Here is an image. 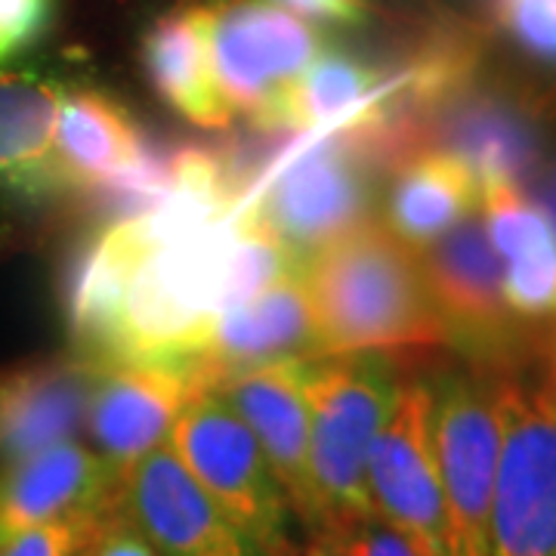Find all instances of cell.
<instances>
[{"label":"cell","mask_w":556,"mask_h":556,"mask_svg":"<svg viewBox=\"0 0 556 556\" xmlns=\"http://www.w3.org/2000/svg\"><path fill=\"white\" fill-rule=\"evenodd\" d=\"M482 186L445 152L424 149L393 170L383 204V226L412 251H424L460 219L479 211Z\"/></svg>","instance_id":"cell-20"},{"label":"cell","mask_w":556,"mask_h":556,"mask_svg":"<svg viewBox=\"0 0 556 556\" xmlns=\"http://www.w3.org/2000/svg\"><path fill=\"white\" fill-rule=\"evenodd\" d=\"M535 201L547 211V217L554 219V226H556V159L554 164L544 170V177H541V186H538V195Z\"/></svg>","instance_id":"cell-29"},{"label":"cell","mask_w":556,"mask_h":556,"mask_svg":"<svg viewBox=\"0 0 556 556\" xmlns=\"http://www.w3.org/2000/svg\"><path fill=\"white\" fill-rule=\"evenodd\" d=\"M53 10L56 0H0V68L47 35Z\"/></svg>","instance_id":"cell-24"},{"label":"cell","mask_w":556,"mask_h":556,"mask_svg":"<svg viewBox=\"0 0 556 556\" xmlns=\"http://www.w3.org/2000/svg\"><path fill=\"white\" fill-rule=\"evenodd\" d=\"M417 254L448 343L464 346L482 365H495V375L519 371V318L504 303L501 257L482 217L460 219Z\"/></svg>","instance_id":"cell-9"},{"label":"cell","mask_w":556,"mask_h":556,"mask_svg":"<svg viewBox=\"0 0 556 556\" xmlns=\"http://www.w3.org/2000/svg\"><path fill=\"white\" fill-rule=\"evenodd\" d=\"M541 362H544L547 378L556 383V318H554V328L547 331V338H544V343H541Z\"/></svg>","instance_id":"cell-31"},{"label":"cell","mask_w":556,"mask_h":556,"mask_svg":"<svg viewBox=\"0 0 556 556\" xmlns=\"http://www.w3.org/2000/svg\"><path fill=\"white\" fill-rule=\"evenodd\" d=\"M199 390H207V383L192 362H97L84 424L93 452L118 477H127L142 457L167 442L174 420Z\"/></svg>","instance_id":"cell-11"},{"label":"cell","mask_w":556,"mask_h":556,"mask_svg":"<svg viewBox=\"0 0 556 556\" xmlns=\"http://www.w3.org/2000/svg\"><path fill=\"white\" fill-rule=\"evenodd\" d=\"M60 80L28 68H0V199L40 201L62 195L56 161Z\"/></svg>","instance_id":"cell-16"},{"label":"cell","mask_w":556,"mask_h":556,"mask_svg":"<svg viewBox=\"0 0 556 556\" xmlns=\"http://www.w3.org/2000/svg\"><path fill=\"white\" fill-rule=\"evenodd\" d=\"M368 497L380 522L424 556H457L430 439V383H399L390 417L368 457Z\"/></svg>","instance_id":"cell-8"},{"label":"cell","mask_w":556,"mask_h":556,"mask_svg":"<svg viewBox=\"0 0 556 556\" xmlns=\"http://www.w3.org/2000/svg\"><path fill=\"white\" fill-rule=\"evenodd\" d=\"M331 535L338 538L340 551L346 556H424L412 541H405L378 517L350 522Z\"/></svg>","instance_id":"cell-27"},{"label":"cell","mask_w":556,"mask_h":556,"mask_svg":"<svg viewBox=\"0 0 556 556\" xmlns=\"http://www.w3.org/2000/svg\"><path fill=\"white\" fill-rule=\"evenodd\" d=\"M146 137L130 112L109 93L80 87L62 93L56 161L65 192L87 195L137 159Z\"/></svg>","instance_id":"cell-21"},{"label":"cell","mask_w":556,"mask_h":556,"mask_svg":"<svg viewBox=\"0 0 556 556\" xmlns=\"http://www.w3.org/2000/svg\"><path fill=\"white\" fill-rule=\"evenodd\" d=\"M78 556H159V551L139 532L137 522L127 517L124 504H118L90 526Z\"/></svg>","instance_id":"cell-25"},{"label":"cell","mask_w":556,"mask_h":556,"mask_svg":"<svg viewBox=\"0 0 556 556\" xmlns=\"http://www.w3.org/2000/svg\"><path fill=\"white\" fill-rule=\"evenodd\" d=\"M204 22L226 105L257 130H276L288 90L321 53L318 31L273 0H214Z\"/></svg>","instance_id":"cell-6"},{"label":"cell","mask_w":556,"mask_h":556,"mask_svg":"<svg viewBox=\"0 0 556 556\" xmlns=\"http://www.w3.org/2000/svg\"><path fill=\"white\" fill-rule=\"evenodd\" d=\"M121 504L159 556H263L167 442L124 477Z\"/></svg>","instance_id":"cell-12"},{"label":"cell","mask_w":556,"mask_h":556,"mask_svg":"<svg viewBox=\"0 0 556 556\" xmlns=\"http://www.w3.org/2000/svg\"><path fill=\"white\" fill-rule=\"evenodd\" d=\"M396 87V75L356 60L350 53H318L316 62L303 72L288 90L276 118V130L313 137L362 118L387 100Z\"/></svg>","instance_id":"cell-22"},{"label":"cell","mask_w":556,"mask_h":556,"mask_svg":"<svg viewBox=\"0 0 556 556\" xmlns=\"http://www.w3.org/2000/svg\"><path fill=\"white\" fill-rule=\"evenodd\" d=\"M309 402V479L316 532H338L375 517L368 497V457L402 380L390 358L321 356L303 362Z\"/></svg>","instance_id":"cell-2"},{"label":"cell","mask_w":556,"mask_h":556,"mask_svg":"<svg viewBox=\"0 0 556 556\" xmlns=\"http://www.w3.org/2000/svg\"><path fill=\"white\" fill-rule=\"evenodd\" d=\"M152 248L139 217H130L105 226L75 260L65 288V313L72 338L90 362L105 356L130 276Z\"/></svg>","instance_id":"cell-19"},{"label":"cell","mask_w":556,"mask_h":556,"mask_svg":"<svg viewBox=\"0 0 556 556\" xmlns=\"http://www.w3.org/2000/svg\"><path fill=\"white\" fill-rule=\"evenodd\" d=\"M318 356L430 353L445 325L420 273V254L375 219L303 260Z\"/></svg>","instance_id":"cell-1"},{"label":"cell","mask_w":556,"mask_h":556,"mask_svg":"<svg viewBox=\"0 0 556 556\" xmlns=\"http://www.w3.org/2000/svg\"><path fill=\"white\" fill-rule=\"evenodd\" d=\"M142 65L155 93L177 115L207 130L232 124V109L219 93L204 7H177L164 13L142 38Z\"/></svg>","instance_id":"cell-18"},{"label":"cell","mask_w":556,"mask_h":556,"mask_svg":"<svg viewBox=\"0 0 556 556\" xmlns=\"http://www.w3.org/2000/svg\"><path fill=\"white\" fill-rule=\"evenodd\" d=\"M378 164L356 124L300 137L248 201L298 257H309L368 219Z\"/></svg>","instance_id":"cell-4"},{"label":"cell","mask_w":556,"mask_h":556,"mask_svg":"<svg viewBox=\"0 0 556 556\" xmlns=\"http://www.w3.org/2000/svg\"><path fill=\"white\" fill-rule=\"evenodd\" d=\"M303 356H318V340L300 266L219 318L192 365L201 380L214 387L232 371Z\"/></svg>","instance_id":"cell-15"},{"label":"cell","mask_w":556,"mask_h":556,"mask_svg":"<svg viewBox=\"0 0 556 556\" xmlns=\"http://www.w3.org/2000/svg\"><path fill=\"white\" fill-rule=\"evenodd\" d=\"M501 457L489 517V556H556V383L497 375Z\"/></svg>","instance_id":"cell-3"},{"label":"cell","mask_w":556,"mask_h":556,"mask_svg":"<svg viewBox=\"0 0 556 556\" xmlns=\"http://www.w3.org/2000/svg\"><path fill=\"white\" fill-rule=\"evenodd\" d=\"M430 383V439L457 556H489V517L501 457L495 371H448Z\"/></svg>","instance_id":"cell-7"},{"label":"cell","mask_w":556,"mask_h":556,"mask_svg":"<svg viewBox=\"0 0 556 556\" xmlns=\"http://www.w3.org/2000/svg\"><path fill=\"white\" fill-rule=\"evenodd\" d=\"M167 445L260 554L298 556L291 501L254 433L211 387L186 402L167 433Z\"/></svg>","instance_id":"cell-5"},{"label":"cell","mask_w":556,"mask_h":556,"mask_svg":"<svg viewBox=\"0 0 556 556\" xmlns=\"http://www.w3.org/2000/svg\"><path fill=\"white\" fill-rule=\"evenodd\" d=\"M97 362H38L0 375V460L65 442L87 424Z\"/></svg>","instance_id":"cell-17"},{"label":"cell","mask_w":556,"mask_h":556,"mask_svg":"<svg viewBox=\"0 0 556 556\" xmlns=\"http://www.w3.org/2000/svg\"><path fill=\"white\" fill-rule=\"evenodd\" d=\"M300 20L353 25L365 16V0H273Z\"/></svg>","instance_id":"cell-28"},{"label":"cell","mask_w":556,"mask_h":556,"mask_svg":"<svg viewBox=\"0 0 556 556\" xmlns=\"http://www.w3.org/2000/svg\"><path fill=\"white\" fill-rule=\"evenodd\" d=\"M541 105L504 84L464 80L424 115V146L470 167L479 186L535 177L544 155Z\"/></svg>","instance_id":"cell-10"},{"label":"cell","mask_w":556,"mask_h":556,"mask_svg":"<svg viewBox=\"0 0 556 556\" xmlns=\"http://www.w3.org/2000/svg\"><path fill=\"white\" fill-rule=\"evenodd\" d=\"M495 22L529 60L556 68V0H495Z\"/></svg>","instance_id":"cell-23"},{"label":"cell","mask_w":556,"mask_h":556,"mask_svg":"<svg viewBox=\"0 0 556 556\" xmlns=\"http://www.w3.org/2000/svg\"><path fill=\"white\" fill-rule=\"evenodd\" d=\"M118 477L93 448L75 439L13 460L0 473V538L47 526H93L121 504Z\"/></svg>","instance_id":"cell-14"},{"label":"cell","mask_w":556,"mask_h":556,"mask_svg":"<svg viewBox=\"0 0 556 556\" xmlns=\"http://www.w3.org/2000/svg\"><path fill=\"white\" fill-rule=\"evenodd\" d=\"M306 358H278L232 371L211 390L254 433L278 485L298 514L316 532V497L309 479V402L303 383Z\"/></svg>","instance_id":"cell-13"},{"label":"cell","mask_w":556,"mask_h":556,"mask_svg":"<svg viewBox=\"0 0 556 556\" xmlns=\"http://www.w3.org/2000/svg\"><path fill=\"white\" fill-rule=\"evenodd\" d=\"M300 556H346V554L340 551L338 538L331 535V532H316L313 541L303 547V554Z\"/></svg>","instance_id":"cell-30"},{"label":"cell","mask_w":556,"mask_h":556,"mask_svg":"<svg viewBox=\"0 0 556 556\" xmlns=\"http://www.w3.org/2000/svg\"><path fill=\"white\" fill-rule=\"evenodd\" d=\"M90 526L47 522L0 538V556H78Z\"/></svg>","instance_id":"cell-26"}]
</instances>
